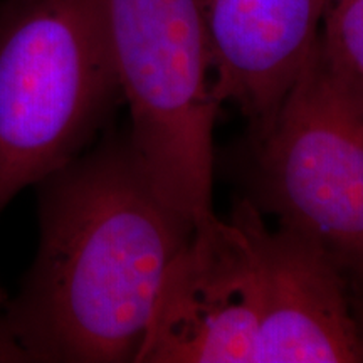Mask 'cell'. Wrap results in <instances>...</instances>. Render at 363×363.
<instances>
[{"label": "cell", "instance_id": "9", "mask_svg": "<svg viewBox=\"0 0 363 363\" xmlns=\"http://www.w3.org/2000/svg\"><path fill=\"white\" fill-rule=\"evenodd\" d=\"M345 278H347L348 288H350L353 315H355L363 342V257L357 262L355 267H352L350 271L345 272Z\"/></svg>", "mask_w": 363, "mask_h": 363}, {"label": "cell", "instance_id": "6", "mask_svg": "<svg viewBox=\"0 0 363 363\" xmlns=\"http://www.w3.org/2000/svg\"><path fill=\"white\" fill-rule=\"evenodd\" d=\"M262 261L256 363H360L363 342L345 272L320 240L238 202Z\"/></svg>", "mask_w": 363, "mask_h": 363}, {"label": "cell", "instance_id": "7", "mask_svg": "<svg viewBox=\"0 0 363 363\" xmlns=\"http://www.w3.org/2000/svg\"><path fill=\"white\" fill-rule=\"evenodd\" d=\"M220 106L259 142L315 48L325 0H197Z\"/></svg>", "mask_w": 363, "mask_h": 363}, {"label": "cell", "instance_id": "4", "mask_svg": "<svg viewBox=\"0 0 363 363\" xmlns=\"http://www.w3.org/2000/svg\"><path fill=\"white\" fill-rule=\"evenodd\" d=\"M259 201L348 272L363 257V101L315 44L259 140Z\"/></svg>", "mask_w": 363, "mask_h": 363}, {"label": "cell", "instance_id": "2", "mask_svg": "<svg viewBox=\"0 0 363 363\" xmlns=\"http://www.w3.org/2000/svg\"><path fill=\"white\" fill-rule=\"evenodd\" d=\"M120 101L104 0H2L0 217L89 148Z\"/></svg>", "mask_w": 363, "mask_h": 363}, {"label": "cell", "instance_id": "5", "mask_svg": "<svg viewBox=\"0 0 363 363\" xmlns=\"http://www.w3.org/2000/svg\"><path fill=\"white\" fill-rule=\"evenodd\" d=\"M262 261L242 211L195 222L167 269L136 363H252Z\"/></svg>", "mask_w": 363, "mask_h": 363}, {"label": "cell", "instance_id": "3", "mask_svg": "<svg viewBox=\"0 0 363 363\" xmlns=\"http://www.w3.org/2000/svg\"><path fill=\"white\" fill-rule=\"evenodd\" d=\"M130 142L158 197L190 222L212 214L220 104L197 0H104Z\"/></svg>", "mask_w": 363, "mask_h": 363}, {"label": "cell", "instance_id": "1", "mask_svg": "<svg viewBox=\"0 0 363 363\" xmlns=\"http://www.w3.org/2000/svg\"><path fill=\"white\" fill-rule=\"evenodd\" d=\"M34 189L39 244L19 293L0 305V362L136 363L194 222L158 197L128 131Z\"/></svg>", "mask_w": 363, "mask_h": 363}, {"label": "cell", "instance_id": "8", "mask_svg": "<svg viewBox=\"0 0 363 363\" xmlns=\"http://www.w3.org/2000/svg\"><path fill=\"white\" fill-rule=\"evenodd\" d=\"M318 44L331 69L363 101V0H325Z\"/></svg>", "mask_w": 363, "mask_h": 363}]
</instances>
